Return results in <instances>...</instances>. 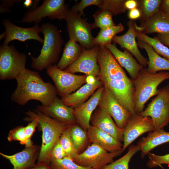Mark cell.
<instances>
[{"mask_svg":"<svg viewBox=\"0 0 169 169\" xmlns=\"http://www.w3.org/2000/svg\"><path fill=\"white\" fill-rule=\"evenodd\" d=\"M97 62L99 79L116 100L132 115L135 114L133 102L134 87L132 79L126 75L110 50L99 46Z\"/></svg>","mask_w":169,"mask_h":169,"instance_id":"6da1fadb","label":"cell"},{"mask_svg":"<svg viewBox=\"0 0 169 169\" xmlns=\"http://www.w3.org/2000/svg\"><path fill=\"white\" fill-rule=\"evenodd\" d=\"M16 80L17 87L12 94L11 100L19 105L36 100L46 105L57 97L55 86L50 82H45L36 71L26 68Z\"/></svg>","mask_w":169,"mask_h":169,"instance_id":"7a4b0ae2","label":"cell"},{"mask_svg":"<svg viewBox=\"0 0 169 169\" xmlns=\"http://www.w3.org/2000/svg\"><path fill=\"white\" fill-rule=\"evenodd\" d=\"M24 121L38 122V128L42 132V143L37 163L45 162L49 165L51 150L69 125L43 113L37 109L25 112Z\"/></svg>","mask_w":169,"mask_h":169,"instance_id":"3957f363","label":"cell"},{"mask_svg":"<svg viewBox=\"0 0 169 169\" xmlns=\"http://www.w3.org/2000/svg\"><path fill=\"white\" fill-rule=\"evenodd\" d=\"M40 28L44 38L40 54L36 58L30 56L31 67L38 71L46 69L58 62L64 42L56 26L45 23H43Z\"/></svg>","mask_w":169,"mask_h":169,"instance_id":"277c9868","label":"cell"},{"mask_svg":"<svg viewBox=\"0 0 169 169\" xmlns=\"http://www.w3.org/2000/svg\"><path fill=\"white\" fill-rule=\"evenodd\" d=\"M169 79V72H161L151 74L143 68L136 78L133 80L134 92L133 102L135 114H139L144 110L146 103L152 97L156 95L157 88L164 80Z\"/></svg>","mask_w":169,"mask_h":169,"instance_id":"5b68a950","label":"cell"},{"mask_svg":"<svg viewBox=\"0 0 169 169\" xmlns=\"http://www.w3.org/2000/svg\"><path fill=\"white\" fill-rule=\"evenodd\" d=\"M27 56L13 45L0 46V79H16L26 69Z\"/></svg>","mask_w":169,"mask_h":169,"instance_id":"8992f818","label":"cell"},{"mask_svg":"<svg viewBox=\"0 0 169 169\" xmlns=\"http://www.w3.org/2000/svg\"><path fill=\"white\" fill-rule=\"evenodd\" d=\"M139 114L151 118L155 130L167 125L169 123V84L159 89L156 96Z\"/></svg>","mask_w":169,"mask_h":169,"instance_id":"52a82bcc","label":"cell"},{"mask_svg":"<svg viewBox=\"0 0 169 169\" xmlns=\"http://www.w3.org/2000/svg\"><path fill=\"white\" fill-rule=\"evenodd\" d=\"M69 38L79 42L82 48L90 49L95 45L91 33L92 24L78 13L69 9L65 19Z\"/></svg>","mask_w":169,"mask_h":169,"instance_id":"ba28073f","label":"cell"},{"mask_svg":"<svg viewBox=\"0 0 169 169\" xmlns=\"http://www.w3.org/2000/svg\"><path fill=\"white\" fill-rule=\"evenodd\" d=\"M64 0H44L35 8H30L24 15L22 23L38 24L46 17L51 19H65L69 9Z\"/></svg>","mask_w":169,"mask_h":169,"instance_id":"9c48e42d","label":"cell"},{"mask_svg":"<svg viewBox=\"0 0 169 169\" xmlns=\"http://www.w3.org/2000/svg\"><path fill=\"white\" fill-rule=\"evenodd\" d=\"M46 71L61 98L75 92L86 83V75L68 72L59 69L56 65L50 66L46 69Z\"/></svg>","mask_w":169,"mask_h":169,"instance_id":"30bf717a","label":"cell"},{"mask_svg":"<svg viewBox=\"0 0 169 169\" xmlns=\"http://www.w3.org/2000/svg\"><path fill=\"white\" fill-rule=\"evenodd\" d=\"M123 152L122 150L109 152L94 144L73 160L77 164L92 169H100L114 161V159Z\"/></svg>","mask_w":169,"mask_h":169,"instance_id":"8fae6325","label":"cell"},{"mask_svg":"<svg viewBox=\"0 0 169 169\" xmlns=\"http://www.w3.org/2000/svg\"><path fill=\"white\" fill-rule=\"evenodd\" d=\"M97 107L105 110L114 119L117 126L122 129L124 128L127 120L132 115L104 85Z\"/></svg>","mask_w":169,"mask_h":169,"instance_id":"7c38bea8","label":"cell"},{"mask_svg":"<svg viewBox=\"0 0 169 169\" xmlns=\"http://www.w3.org/2000/svg\"><path fill=\"white\" fill-rule=\"evenodd\" d=\"M155 127L151 118L139 114L132 115L124 128L123 152L137 138L144 133L153 131Z\"/></svg>","mask_w":169,"mask_h":169,"instance_id":"4fadbf2b","label":"cell"},{"mask_svg":"<svg viewBox=\"0 0 169 169\" xmlns=\"http://www.w3.org/2000/svg\"><path fill=\"white\" fill-rule=\"evenodd\" d=\"M98 46L87 49L82 48V51L78 58L64 70L74 74L81 73L86 76L93 75L98 78L100 68L97 62Z\"/></svg>","mask_w":169,"mask_h":169,"instance_id":"5bb4252c","label":"cell"},{"mask_svg":"<svg viewBox=\"0 0 169 169\" xmlns=\"http://www.w3.org/2000/svg\"><path fill=\"white\" fill-rule=\"evenodd\" d=\"M2 23L6 33L3 44L8 45L11 41L18 40L24 42L28 40L33 39L43 44L44 39L39 35L41 33L40 27L38 24H35L30 28H23L14 24L8 19H4Z\"/></svg>","mask_w":169,"mask_h":169,"instance_id":"9a60e30c","label":"cell"},{"mask_svg":"<svg viewBox=\"0 0 169 169\" xmlns=\"http://www.w3.org/2000/svg\"><path fill=\"white\" fill-rule=\"evenodd\" d=\"M36 109L51 118L68 125L77 123L74 114V108L65 105L61 99L57 97L49 104L38 105Z\"/></svg>","mask_w":169,"mask_h":169,"instance_id":"2e32d148","label":"cell"},{"mask_svg":"<svg viewBox=\"0 0 169 169\" xmlns=\"http://www.w3.org/2000/svg\"><path fill=\"white\" fill-rule=\"evenodd\" d=\"M136 24L133 20L128 21L127 22L128 28L127 31L122 35H116L112 41L119 44L121 48L129 51L135 57L139 64L146 67L148 60L141 54L138 48L136 41Z\"/></svg>","mask_w":169,"mask_h":169,"instance_id":"e0dca14e","label":"cell"},{"mask_svg":"<svg viewBox=\"0 0 169 169\" xmlns=\"http://www.w3.org/2000/svg\"><path fill=\"white\" fill-rule=\"evenodd\" d=\"M90 125L109 134L118 141H123L124 129L119 128L111 116L104 110L97 107L93 112Z\"/></svg>","mask_w":169,"mask_h":169,"instance_id":"ac0fdd59","label":"cell"},{"mask_svg":"<svg viewBox=\"0 0 169 169\" xmlns=\"http://www.w3.org/2000/svg\"><path fill=\"white\" fill-rule=\"evenodd\" d=\"M41 148V146L33 145L25 147L21 151L12 155L0 152L3 157L8 160L13 166V169H28L36 164Z\"/></svg>","mask_w":169,"mask_h":169,"instance_id":"d6986e66","label":"cell"},{"mask_svg":"<svg viewBox=\"0 0 169 169\" xmlns=\"http://www.w3.org/2000/svg\"><path fill=\"white\" fill-rule=\"evenodd\" d=\"M103 87V85L101 86L87 101L74 108V114L77 123L86 132L90 126L91 115L98 107Z\"/></svg>","mask_w":169,"mask_h":169,"instance_id":"ffe728a7","label":"cell"},{"mask_svg":"<svg viewBox=\"0 0 169 169\" xmlns=\"http://www.w3.org/2000/svg\"><path fill=\"white\" fill-rule=\"evenodd\" d=\"M105 46L111 52L120 65L126 70L132 79L135 80L144 67L137 62L132 54L127 50L124 49V51H120L117 48L115 44Z\"/></svg>","mask_w":169,"mask_h":169,"instance_id":"44dd1931","label":"cell"},{"mask_svg":"<svg viewBox=\"0 0 169 169\" xmlns=\"http://www.w3.org/2000/svg\"><path fill=\"white\" fill-rule=\"evenodd\" d=\"M136 28L147 35L154 33H169V16L159 10L141 23L139 26L136 24Z\"/></svg>","mask_w":169,"mask_h":169,"instance_id":"7402d4cb","label":"cell"},{"mask_svg":"<svg viewBox=\"0 0 169 169\" xmlns=\"http://www.w3.org/2000/svg\"><path fill=\"white\" fill-rule=\"evenodd\" d=\"M87 134L90 142L100 146L109 152L122 150L123 145L107 133L90 125Z\"/></svg>","mask_w":169,"mask_h":169,"instance_id":"603a6c76","label":"cell"},{"mask_svg":"<svg viewBox=\"0 0 169 169\" xmlns=\"http://www.w3.org/2000/svg\"><path fill=\"white\" fill-rule=\"evenodd\" d=\"M102 85L98 78L95 83H86L76 91L61 99L65 105L75 108L87 101L90 97Z\"/></svg>","mask_w":169,"mask_h":169,"instance_id":"cb8c5ba5","label":"cell"},{"mask_svg":"<svg viewBox=\"0 0 169 169\" xmlns=\"http://www.w3.org/2000/svg\"><path fill=\"white\" fill-rule=\"evenodd\" d=\"M168 142L169 132L162 129L149 132L146 136L140 139L137 145L141 148V156L143 158L154 148Z\"/></svg>","mask_w":169,"mask_h":169,"instance_id":"d4e9b609","label":"cell"},{"mask_svg":"<svg viewBox=\"0 0 169 169\" xmlns=\"http://www.w3.org/2000/svg\"><path fill=\"white\" fill-rule=\"evenodd\" d=\"M138 47L146 51L148 57L146 69L151 74H155L161 70L169 71V59H165L158 54L152 47L148 43L138 40Z\"/></svg>","mask_w":169,"mask_h":169,"instance_id":"484cf974","label":"cell"},{"mask_svg":"<svg viewBox=\"0 0 169 169\" xmlns=\"http://www.w3.org/2000/svg\"><path fill=\"white\" fill-rule=\"evenodd\" d=\"M82 51L81 46L69 38L65 45L62 56L57 66L59 69L64 70L78 58Z\"/></svg>","mask_w":169,"mask_h":169,"instance_id":"4316f807","label":"cell"},{"mask_svg":"<svg viewBox=\"0 0 169 169\" xmlns=\"http://www.w3.org/2000/svg\"><path fill=\"white\" fill-rule=\"evenodd\" d=\"M124 27L121 23L105 29H100L96 37L94 38L95 45L105 46L111 44L116 35L123 31Z\"/></svg>","mask_w":169,"mask_h":169,"instance_id":"83f0119b","label":"cell"},{"mask_svg":"<svg viewBox=\"0 0 169 169\" xmlns=\"http://www.w3.org/2000/svg\"><path fill=\"white\" fill-rule=\"evenodd\" d=\"M68 128L75 148L79 154L89 140L87 132L77 123L69 125Z\"/></svg>","mask_w":169,"mask_h":169,"instance_id":"f1b7e54d","label":"cell"},{"mask_svg":"<svg viewBox=\"0 0 169 169\" xmlns=\"http://www.w3.org/2000/svg\"><path fill=\"white\" fill-rule=\"evenodd\" d=\"M161 0H138V8L141 12L139 18L141 23H143L153 14L159 11V8L162 2Z\"/></svg>","mask_w":169,"mask_h":169,"instance_id":"f546056e","label":"cell"},{"mask_svg":"<svg viewBox=\"0 0 169 169\" xmlns=\"http://www.w3.org/2000/svg\"><path fill=\"white\" fill-rule=\"evenodd\" d=\"M136 34L138 40L148 43L158 54L165 59H169V48L162 44L155 36L153 38L150 37L136 29Z\"/></svg>","mask_w":169,"mask_h":169,"instance_id":"4dcf8cb0","label":"cell"},{"mask_svg":"<svg viewBox=\"0 0 169 169\" xmlns=\"http://www.w3.org/2000/svg\"><path fill=\"white\" fill-rule=\"evenodd\" d=\"M140 151L141 148L139 145H131L128 152L122 157L100 169H129V163L131 158Z\"/></svg>","mask_w":169,"mask_h":169,"instance_id":"1f68e13d","label":"cell"},{"mask_svg":"<svg viewBox=\"0 0 169 169\" xmlns=\"http://www.w3.org/2000/svg\"><path fill=\"white\" fill-rule=\"evenodd\" d=\"M113 16L109 11L99 8L93 15L95 21L92 24V29L99 28L103 29L115 26L113 20Z\"/></svg>","mask_w":169,"mask_h":169,"instance_id":"d6a6232c","label":"cell"},{"mask_svg":"<svg viewBox=\"0 0 169 169\" xmlns=\"http://www.w3.org/2000/svg\"><path fill=\"white\" fill-rule=\"evenodd\" d=\"M59 141L67 156L73 160L77 157L79 154L73 143L68 128L62 134Z\"/></svg>","mask_w":169,"mask_h":169,"instance_id":"836d02e7","label":"cell"},{"mask_svg":"<svg viewBox=\"0 0 169 169\" xmlns=\"http://www.w3.org/2000/svg\"><path fill=\"white\" fill-rule=\"evenodd\" d=\"M125 0H103L102 3L99 8L107 10L113 15L124 13L127 10L124 3Z\"/></svg>","mask_w":169,"mask_h":169,"instance_id":"e575fe53","label":"cell"},{"mask_svg":"<svg viewBox=\"0 0 169 169\" xmlns=\"http://www.w3.org/2000/svg\"><path fill=\"white\" fill-rule=\"evenodd\" d=\"M49 165L51 169H92L77 164L68 156L60 159H51Z\"/></svg>","mask_w":169,"mask_h":169,"instance_id":"d590c367","label":"cell"},{"mask_svg":"<svg viewBox=\"0 0 169 169\" xmlns=\"http://www.w3.org/2000/svg\"><path fill=\"white\" fill-rule=\"evenodd\" d=\"M7 139L9 142L18 141L22 145L25 146L28 142L25 135L24 127L18 126L11 130L8 134Z\"/></svg>","mask_w":169,"mask_h":169,"instance_id":"8d00e7d4","label":"cell"},{"mask_svg":"<svg viewBox=\"0 0 169 169\" xmlns=\"http://www.w3.org/2000/svg\"><path fill=\"white\" fill-rule=\"evenodd\" d=\"M148 155L149 160L147 165L149 168H153L163 164L169 165V153L158 155L149 152Z\"/></svg>","mask_w":169,"mask_h":169,"instance_id":"74e56055","label":"cell"},{"mask_svg":"<svg viewBox=\"0 0 169 169\" xmlns=\"http://www.w3.org/2000/svg\"><path fill=\"white\" fill-rule=\"evenodd\" d=\"M103 0H82L79 3L76 4L71 9L84 18L85 15L83 11L86 8L91 5H95L99 8Z\"/></svg>","mask_w":169,"mask_h":169,"instance_id":"f35d334b","label":"cell"},{"mask_svg":"<svg viewBox=\"0 0 169 169\" xmlns=\"http://www.w3.org/2000/svg\"><path fill=\"white\" fill-rule=\"evenodd\" d=\"M38 125V122L33 120L29 122L27 125L24 127L25 132L28 141V142L25 147H30L33 145V143L31 138Z\"/></svg>","mask_w":169,"mask_h":169,"instance_id":"ab89813d","label":"cell"},{"mask_svg":"<svg viewBox=\"0 0 169 169\" xmlns=\"http://www.w3.org/2000/svg\"><path fill=\"white\" fill-rule=\"evenodd\" d=\"M67 156L59 140L51 150L50 155V160L51 159H62Z\"/></svg>","mask_w":169,"mask_h":169,"instance_id":"60d3db41","label":"cell"},{"mask_svg":"<svg viewBox=\"0 0 169 169\" xmlns=\"http://www.w3.org/2000/svg\"><path fill=\"white\" fill-rule=\"evenodd\" d=\"M128 17L131 20L139 19L141 16V12L138 8L129 10L128 13Z\"/></svg>","mask_w":169,"mask_h":169,"instance_id":"b9f144b4","label":"cell"},{"mask_svg":"<svg viewBox=\"0 0 169 169\" xmlns=\"http://www.w3.org/2000/svg\"><path fill=\"white\" fill-rule=\"evenodd\" d=\"M155 37L164 45L169 46V33L157 34Z\"/></svg>","mask_w":169,"mask_h":169,"instance_id":"7bdbcfd3","label":"cell"},{"mask_svg":"<svg viewBox=\"0 0 169 169\" xmlns=\"http://www.w3.org/2000/svg\"><path fill=\"white\" fill-rule=\"evenodd\" d=\"M124 5L127 10L131 9L138 8L139 3L138 0H125Z\"/></svg>","mask_w":169,"mask_h":169,"instance_id":"ee69618b","label":"cell"},{"mask_svg":"<svg viewBox=\"0 0 169 169\" xmlns=\"http://www.w3.org/2000/svg\"><path fill=\"white\" fill-rule=\"evenodd\" d=\"M159 10L169 16V0H163L159 8Z\"/></svg>","mask_w":169,"mask_h":169,"instance_id":"f6af8a7d","label":"cell"},{"mask_svg":"<svg viewBox=\"0 0 169 169\" xmlns=\"http://www.w3.org/2000/svg\"><path fill=\"white\" fill-rule=\"evenodd\" d=\"M2 5L4 7L9 8L13 6L15 3L24 2V0H1Z\"/></svg>","mask_w":169,"mask_h":169,"instance_id":"bcb514c9","label":"cell"},{"mask_svg":"<svg viewBox=\"0 0 169 169\" xmlns=\"http://www.w3.org/2000/svg\"><path fill=\"white\" fill-rule=\"evenodd\" d=\"M28 169H51L49 164L45 162L36 163L33 166Z\"/></svg>","mask_w":169,"mask_h":169,"instance_id":"7dc6e473","label":"cell"},{"mask_svg":"<svg viewBox=\"0 0 169 169\" xmlns=\"http://www.w3.org/2000/svg\"><path fill=\"white\" fill-rule=\"evenodd\" d=\"M98 79V78H96L93 75L87 76L86 79V83L93 84L96 82Z\"/></svg>","mask_w":169,"mask_h":169,"instance_id":"c3c4849f","label":"cell"},{"mask_svg":"<svg viewBox=\"0 0 169 169\" xmlns=\"http://www.w3.org/2000/svg\"><path fill=\"white\" fill-rule=\"evenodd\" d=\"M11 12L10 9L7 8L3 6L2 4L0 6V12L1 13H8Z\"/></svg>","mask_w":169,"mask_h":169,"instance_id":"681fc988","label":"cell"},{"mask_svg":"<svg viewBox=\"0 0 169 169\" xmlns=\"http://www.w3.org/2000/svg\"><path fill=\"white\" fill-rule=\"evenodd\" d=\"M33 1L31 0H25L24 1V6L28 8L31 5Z\"/></svg>","mask_w":169,"mask_h":169,"instance_id":"f907efd6","label":"cell"},{"mask_svg":"<svg viewBox=\"0 0 169 169\" xmlns=\"http://www.w3.org/2000/svg\"><path fill=\"white\" fill-rule=\"evenodd\" d=\"M6 33L5 31L4 32H3V33H2L0 35V40H1V39L4 38L6 37Z\"/></svg>","mask_w":169,"mask_h":169,"instance_id":"816d5d0a","label":"cell"}]
</instances>
